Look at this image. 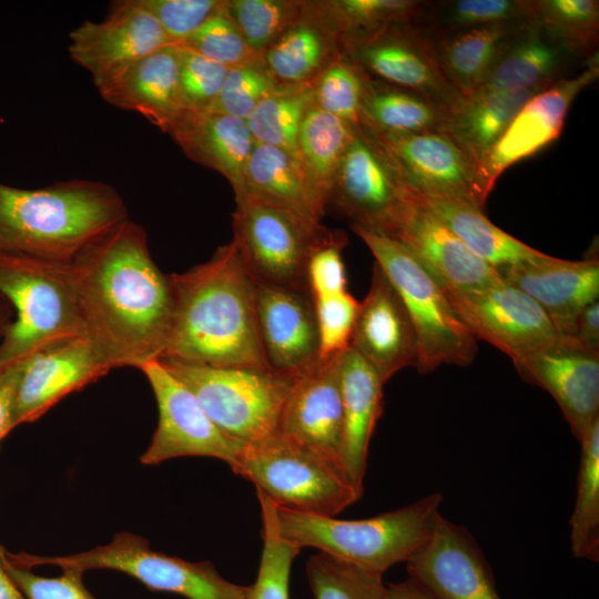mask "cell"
<instances>
[{"label": "cell", "mask_w": 599, "mask_h": 599, "mask_svg": "<svg viewBox=\"0 0 599 599\" xmlns=\"http://www.w3.org/2000/svg\"><path fill=\"white\" fill-rule=\"evenodd\" d=\"M476 256L496 270L536 261L546 254L493 224L484 211L460 200L415 196Z\"/></svg>", "instance_id": "cell-33"}, {"label": "cell", "mask_w": 599, "mask_h": 599, "mask_svg": "<svg viewBox=\"0 0 599 599\" xmlns=\"http://www.w3.org/2000/svg\"><path fill=\"white\" fill-rule=\"evenodd\" d=\"M393 238L399 241L447 293L471 292L501 281L493 265L476 256L417 201Z\"/></svg>", "instance_id": "cell-25"}, {"label": "cell", "mask_w": 599, "mask_h": 599, "mask_svg": "<svg viewBox=\"0 0 599 599\" xmlns=\"http://www.w3.org/2000/svg\"><path fill=\"white\" fill-rule=\"evenodd\" d=\"M176 45L187 48L229 69L262 60L245 42L226 10L225 0L192 35Z\"/></svg>", "instance_id": "cell-46"}, {"label": "cell", "mask_w": 599, "mask_h": 599, "mask_svg": "<svg viewBox=\"0 0 599 599\" xmlns=\"http://www.w3.org/2000/svg\"><path fill=\"white\" fill-rule=\"evenodd\" d=\"M0 599H27L0 560Z\"/></svg>", "instance_id": "cell-56"}, {"label": "cell", "mask_w": 599, "mask_h": 599, "mask_svg": "<svg viewBox=\"0 0 599 599\" xmlns=\"http://www.w3.org/2000/svg\"><path fill=\"white\" fill-rule=\"evenodd\" d=\"M128 219L120 194L102 182L71 180L41 189L0 182V250L71 262Z\"/></svg>", "instance_id": "cell-3"}, {"label": "cell", "mask_w": 599, "mask_h": 599, "mask_svg": "<svg viewBox=\"0 0 599 599\" xmlns=\"http://www.w3.org/2000/svg\"><path fill=\"white\" fill-rule=\"evenodd\" d=\"M10 307L11 306L8 303V301L0 295V341H1V337H2L7 326L11 322V317H10L11 308Z\"/></svg>", "instance_id": "cell-57"}, {"label": "cell", "mask_w": 599, "mask_h": 599, "mask_svg": "<svg viewBox=\"0 0 599 599\" xmlns=\"http://www.w3.org/2000/svg\"><path fill=\"white\" fill-rule=\"evenodd\" d=\"M589 61L535 19L519 30L477 91L545 90L576 75V68Z\"/></svg>", "instance_id": "cell-27"}, {"label": "cell", "mask_w": 599, "mask_h": 599, "mask_svg": "<svg viewBox=\"0 0 599 599\" xmlns=\"http://www.w3.org/2000/svg\"><path fill=\"white\" fill-rule=\"evenodd\" d=\"M444 496L433 493L392 511L338 519L276 507L281 535L298 548L318 549L362 569L384 573L406 562L430 537Z\"/></svg>", "instance_id": "cell-4"}, {"label": "cell", "mask_w": 599, "mask_h": 599, "mask_svg": "<svg viewBox=\"0 0 599 599\" xmlns=\"http://www.w3.org/2000/svg\"><path fill=\"white\" fill-rule=\"evenodd\" d=\"M70 273L87 338L110 369H139L161 357L173 291L142 226L123 220L78 254Z\"/></svg>", "instance_id": "cell-1"}, {"label": "cell", "mask_w": 599, "mask_h": 599, "mask_svg": "<svg viewBox=\"0 0 599 599\" xmlns=\"http://www.w3.org/2000/svg\"><path fill=\"white\" fill-rule=\"evenodd\" d=\"M22 364L0 370V443L13 429L14 399Z\"/></svg>", "instance_id": "cell-53"}, {"label": "cell", "mask_w": 599, "mask_h": 599, "mask_svg": "<svg viewBox=\"0 0 599 599\" xmlns=\"http://www.w3.org/2000/svg\"><path fill=\"white\" fill-rule=\"evenodd\" d=\"M321 7L346 43L384 27L417 22L426 2L414 0H329Z\"/></svg>", "instance_id": "cell-42"}, {"label": "cell", "mask_w": 599, "mask_h": 599, "mask_svg": "<svg viewBox=\"0 0 599 599\" xmlns=\"http://www.w3.org/2000/svg\"><path fill=\"white\" fill-rule=\"evenodd\" d=\"M0 560L27 599H95L83 582L84 571L61 568L57 577H43L12 562L0 544Z\"/></svg>", "instance_id": "cell-50"}, {"label": "cell", "mask_w": 599, "mask_h": 599, "mask_svg": "<svg viewBox=\"0 0 599 599\" xmlns=\"http://www.w3.org/2000/svg\"><path fill=\"white\" fill-rule=\"evenodd\" d=\"M384 383L400 369L417 365L415 329L396 288L375 262L369 290L359 302L351 344Z\"/></svg>", "instance_id": "cell-22"}, {"label": "cell", "mask_w": 599, "mask_h": 599, "mask_svg": "<svg viewBox=\"0 0 599 599\" xmlns=\"http://www.w3.org/2000/svg\"><path fill=\"white\" fill-rule=\"evenodd\" d=\"M464 325L511 361L556 339L559 334L542 308L519 288L499 281L464 293H447Z\"/></svg>", "instance_id": "cell-16"}, {"label": "cell", "mask_w": 599, "mask_h": 599, "mask_svg": "<svg viewBox=\"0 0 599 599\" xmlns=\"http://www.w3.org/2000/svg\"><path fill=\"white\" fill-rule=\"evenodd\" d=\"M577 494L570 517V549L577 559L599 560V419L580 439Z\"/></svg>", "instance_id": "cell-38"}, {"label": "cell", "mask_w": 599, "mask_h": 599, "mask_svg": "<svg viewBox=\"0 0 599 599\" xmlns=\"http://www.w3.org/2000/svg\"><path fill=\"white\" fill-rule=\"evenodd\" d=\"M277 85L262 60L231 68L209 110L246 120Z\"/></svg>", "instance_id": "cell-47"}, {"label": "cell", "mask_w": 599, "mask_h": 599, "mask_svg": "<svg viewBox=\"0 0 599 599\" xmlns=\"http://www.w3.org/2000/svg\"><path fill=\"white\" fill-rule=\"evenodd\" d=\"M306 575L315 599H386L382 573L319 551L308 559Z\"/></svg>", "instance_id": "cell-43"}, {"label": "cell", "mask_w": 599, "mask_h": 599, "mask_svg": "<svg viewBox=\"0 0 599 599\" xmlns=\"http://www.w3.org/2000/svg\"><path fill=\"white\" fill-rule=\"evenodd\" d=\"M354 126L319 109L309 106L301 123L298 156L328 205L333 177L352 138Z\"/></svg>", "instance_id": "cell-37"}, {"label": "cell", "mask_w": 599, "mask_h": 599, "mask_svg": "<svg viewBox=\"0 0 599 599\" xmlns=\"http://www.w3.org/2000/svg\"><path fill=\"white\" fill-rule=\"evenodd\" d=\"M530 21L474 28L430 38L440 67L453 87L463 97L476 92L515 35Z\"/></svg>", "instance_id": "cell-32"}, {"label": "cell", "mask_w": 599, "mask_h": 599, "mask_svg": "<svg viewBox=\"0 0 599 599\" xmlns=\"http://www.w3.org/2000/svg\"><path fill=\"white\" fill-rule=\"evenodd\" d=\"M170 44L141 0H123L113 2L102 21H84L72 30L69 54L101 90L141 59Z\"/></svg>", "instance_id": "cell-15"}, {"label": "cell", "mask_w": 599, "mask_h": 599, "mask_svg": "<svg viewBox=\"0 0 599 599\" xmlns=\"http://www.w3.org/2000/svg\"><path fill=\"white\" fill-rule=\"evenodd\" d=\"M314 103L312 83L278 84L246 119L254 142L298 155L301 123Z\"/></svg>", "instance_id": "cell-39"}, {"label": "cell", "mask_w": 599, "mask_h": 599, "mask_svg": "<svg viewBox=\"0 0 599 599\" xmlns=\"http://www.w3.org/2000/svg\"><path fill=\"white\" fill-rule=\"evenodd\" d=\"M233 242L250 275L277 286L308 291L306 266L332 231L287 206L252 194L235 196Z\"/></svg>", "instance_id": "cell-10"}, {"label": "cell", "mask_w": 599, "mask_h": 599, "mask_svg": "<svg viewBox=\"0 0 599 599\" xmlns=\"http://www.w3.org/2000/svg\"><path fill=\"white\" fill-rule=\"evenodd\" d=\"M170 278L173 309L159 359L271 369L257 329L253 280L233 241Z\"/></svg>", "instance_id": "cell-2"}, {"label": "cell", "mask_w": 599, "mask_h": 599, "mask_svg": "<svg viewBox=\"0 0 599 599\" xmlns=\"http://www.w3.org/2000/svg\"><path fill=\"white\" fill-rule=\"evenodd\" d=\"M339 388L344 410V473L363 496L369 443L383 412L384 382L352 347L338 355Z\"/></svg>", "instance_id": "cell-29"}, {"label": "cell", "mask_w": 599, "mask_h": 599, "mask_svg": "<svg viewBox=\"0 0 599 599\" xmlns=\"http://www.w3.org/2000/svg\"><path fill=\"white\" fill-rule=\"evenodd\" d=\"M400 296L418 347L416 368L428 373L443 364L468 366L477 339L454 312L445 291L397 240L352 226Z\"/></svg>", "instance_id": "cell-6"}, {"label": "cell", "mask_w": 599, "mask_h": 599, "mask_svg": "<svg viewBox=\"0 0 599 599\" xmlns=\"http://www.w3.org/2000/svg\"><path fill=\"white\" fill-rule=\"evenodd\" d=\"M176 49L179 93L183 110H209L222 88L229 68L187 48L176 45Z\"/></svg>", "instance_id": "cell-48"}, {"label": "cell", "mask_w": 599, "mask_h": 599, "mask_svg": "<svg viewBox=\"0 0 599 599\" xmlns=\"http://www.w3.org/2000/svg\"><path fill=\"white\" fill-rule=\"evenodd\" d=\"M501 280L531 297L559 335L570 336L580 312L599 297V261L544 257L497 270Z\"/></svg>", "instance_id": "cell-24"}, {"label": "cell", "mask_w": 599, "mask_h": 599, "mask_svg": "<svg viewBox=\"0 0 599 599\" xmlns=\"http://www.w3.org/2000/svg\"><path fill=\"white\" fill-rule=\"evenodd\" d=\"M256 495L262 515L263 549L257 577L246 599H290L292 564L302 549L281 535L275 504L257 489Z\"/></svg>", "instance_id": "cell-40"}, {"label": "cell", "mask_w": 599, "mask_h": 599, "mask_svg": "<svg viewBox=\"0 0 599 599\" xmlns=\"http://www.w3.org/2000/svg\"><path fill=\"white\" fill-rule=\"evenodd\" d=\"M317 325L319 359L349 347L359 302L348 291L312 297Z\"/></svg>", "instance_id": "cell-49"}, {"label": "cell", "mask_w": 599, "mask_h": 599, "mask_svg": "<svg viewBox=\"0 0 599 599\" xmlns=\"http://www.w3.org/2000/svg\"><path fill=\"white\" fill-rule=\"evenodd\" d=\"M347 54L370 77L453 110L464 98L446 78L433 40L416 22L384 27L349 40Z\"/></svg>", "instance_id": "cell-14"}, {"label": "cell", "mask_w": 599, "mask_h": 599, "mask_svg": "<svg viewBox=\"0 0 599 599\" xmlns=\"http://www.w3.org/2000/svg\"><path fill=\"white\" fill-rule=\"evenodd\" d=\"M154 16L172 44L192 35L223 3V0H141Z\"/></svg>", "instance_id": "cell-51"}, {"label": "cell", "mask_w": 599, "mask_h": 599, "mask_svg": "<svg viewBox=\"0 0 599 599\" xmlns=\"http://www.w3.org/2000/svg\"><path fill=\"white\" fill-rule=\"evenodd\" d=\"M347 54L345 40L319 1H304L301 14L262 55L278 84H311Z\"/></svg>", "instance_id": "cell-26"}, {"label": "cell", "mask_w": 599, "mask_h": 599, "mask_svg": "<svg viewBox=\"0 0 599 599\" xmlns=\"http://www.w3.org/2000/svg\"><path fill=\"white\" fill-rule=\"evenodd\" d=\"M569 337L588 349L599 352V300L580 312Z\"/></svg>", "instance_id": "cell-54"}, {"label": "cell", "mask_w": 599, "mask_h": 599, "mask_svg": "<svg viewBox=\"0 0 599 599\" xmlns=\"http://www.w3.org/2000/svg\"><path fill=\"white\" fill-rule=\"evenodd\" d=\"M177 75V49L170 44L131 65L99 92L108 103L136 112L166 132L183 111Z\"/></svg>", "instance_id": "cell-30"}, {"label": "cell", "mask_w": 599, "mask_h": 599, "mask_svg": "<svg viewBox=\"0 0 599 599\" xmlns=\"http://www.w3.org/2000/svg\"><path fill=\"white\" fill-rule=\"evenodd\" d=\"M303 4L295 0H225L245 42L261 59L301 14Z\"/></svg>", "instance_id": "cell-44"}, {"label": "cell", "mask_w": 599, "mask_h": 599, "mask_svg": "<svg viewBox=\"0 0 599 599\" xmlns=\"http://www.w3.org/2000/svg\"><path fill=\"white\" fill-rule=\"evenodd\" d=\"M338 355L321 359L295 380L282 407L276 430L309 449L345 476V426Z\"/></svg>", "instance_id": "cell-19"}, {"label": "cell", "mask_w": 599, "mask_h": 599, "mask_svg": "<svg viewBox=\"0 0 599 599\" xmlns=\"http://www.w3.org/2000/svg\"><path fill=\"white\" fill-rule=\"evenodd\" d=\"M599 75L598 55L579 73L532 95L481 162L493 190L499 175L512 164L534 155L554 141L564 128L572 101Z\"/></svg>", "instance_id": "cell-21"}, {"label": "cell", "mask_w": 599, "mask_h": 599, "mask_svg": "<svg viewBox=\"0 0 599 599\" xmlns=\"http://www.w3.org/2000/svg\"><path fill=\"white\" fill-rule=\"evenodd\" d=\"M535 17L580 59L589 61L598 55V1L535 0Z\"/></svg>", "instance_id": "cell-41"}, {"label": "cell", "mask_w": 599, "mask_h": 599, "mask_svg": "<svg viewBox=\"0 0 599 599\" xmlns=\"http://www.w3.org/2000/svg\"><path fill=\"white\" fill-rule=\"evenodd\" d=\"M329 203L352 226L395 237L416 197L384 145L361 123L338 162Z\"/></svg>", "instance_id": "cell-11"}, {"label": "cell", "mask_w": 599, "mask_h": 599, "mask_svg": "<svg viewBox=\"0 0 599 599\" xmlns=\"http://www.w3.org/2000/svg\"><path fill=\"white\" fill-rule=\"evenodd\" d=\"M449 112L416 92L366 79L361 123L375 133L447 132Z\"/></svg>", "instance_id": "cell-34"}, {"label": "cell", "mask_w": 599, "mask_h": 599, "mask_svg": "<svg viewBox=\"0 0 599 599\" xmlns=\"http://www.w3.org/2000/svg\"><path fill=\"white\" fill-rule=\"evenodd\" d=\"M409 579L436 599H501L493 569L470 531L441 514L406 561Z\"/></svg>", "instance_id": "cell-17"}, {"label": "cell", "mask_w": 599, "mask_h": 599, "mask_svg": "<svg viewBox=\"0 0 599 599\" xmlns=\"http://www.w3.org/2000/svg\"><path fill=\"white\" fill-rule=\"evenodd\" d=\"M252 280L257 329L270 368L304 375L321 361L309 292Z\"/></svg>", "instance_id": "cell-20"}, {"label": "cell", "mask_w": 599, "mask_h": 599, "mask_svg": "<svg viewBox=\"0 0 599 599\" xmlns=\"http://www.w3.org/2000/svg\"><path fill=\"white\" fill-rule=\"evenodd\" d=\"M373 133L415 196L460 200L484 209L491 189L481 163L448 132Z\"/></svg>", "instance_id": "cell-12"}, {"label": "cell", "mask_w": 599, "mask_h": 599, "mask_svg": "<svg viewBox=\"0 0 599 599\" xmlns=\"http://www.w3.org/2000/svg\"><path fill=\"white\" fill-rule=\"evenodd\" d=\"M110 370L87 337L34 354L21 367L14 399L13 428L39 419L65 396L82 389Z\"/></svg>", "instance_id": "cell-23"}, {"label": "cell", "mask_w": 599, "mask_h": 599, "mask_svg": "<svg viewBox=\"0 0 599 599\" xmlns=\"http://www.w3.org/2000/svg\"><path fill=\"white\" fill-rule=\"evenodd\" d=\"M139 369L150 383L159 410L158 427L140 461L159 465L172 458L203 456L220 459L232 468L243 446L215 426L191 389L160 359Z\"/></svg>", "instance_id": "cell-13"}, {"label": "cell", "mask_w": 599, "mask_h": 599, "mask_svg": "<svg viewBox=\"0 0 599 599\" xmlns=\"http://www.w3.org/2000/svg\"><path fill=\"white\" fill-rule=\"evenodd\" d=\"M386 599H436L412 579L386 586Z\"/></svg>", "instance_id": "cell-55"}, {"label": "cell", "mask_w": 599, "mask_h": 599, "mask_svg": "<svg viewBox=\"0 0 599 599\" xmlns=\"http://www.w3.org/2000/svg\"><path fill=\"white\" fill-rule=\"evenodd\" d=\"M534 19L535 0H454L426 2L416 23L434 39L456 31Z\"/></svg>", "instance_id": "cell-36"}, {"label": "cell", "mask_w": 599, "mask_h": 599, "mask_svg": "<svg viewBox=\"0 0 599 599\" xmlns=\"http://www.w3.org/2000/svg\"><path fill=\"white\" fill-rule=\"evenodd\" d=\"M160 361L191 389L215 426L243 447L276 430L298 378L273 369Z\"/></svg>", "instance_id": "cell-7"}, {"label": "cell", "mask_w": 599, "mask_h": 599, "mask_svg": "<svg viewBox=\"0 0 599 599\" xmlns=\"http://www.w3.org/2000/svg\"><path fill=\"white\" fill-rule=\"evenodd\" d=\"M541 91H476L450 110L447 132L481 163L521 106Z\"/></svg>", "instance_id": "cell-35"}, {"label": "cell", "mask_w": 599, "mask_h": 599, "mask_svg": "<svg viewBox=\"0 0 599 599\" xmlns=\"http://www.w3.org/2000/svg\"><path fill=\"white\" fill-rule=\"evenodd\" d=\"M368 74L348 55L332 62L312 82L315 104L356 126Z\"/></svg>", "instance_id": "cell-45"}, {"label": "cell", "mask_w": 599, "mask_h": 599, "mask_svg": "<svg viewBox=\"0 0 599 599\" xmlns=\"http://www.w3.org/2000/svg\"><path fill=\"white\" fill-rule=\"evenodd\" d=\"M346 236L331 232L328 238L311 254L306 266V285L312 297L347 291L343 250Z\"/></svg>", "instance_id": "cell-52"}, {"label": "cell", "mask_w": 599, "mask_h": 599, "mask_svg": "<svg viewBox=\"0 0 599 599\" xmlns=\"http://www.w3.org/2000/svg\"><path fill=\"white\" fill-rule=\"evenodd\" d=\"M0 295L14 309V319L0 341V370L23 364L47 348L87 337L70 262L0 250Z\"/></svg>", "instance_id": "cell-5"}, {"label": "cell", "mask_w": 599, "mask_h": 599, "mask_svg": "<svg viewBox=\"0 0 599 599\" xmlns=\"http://www.w3.org/2000/svg\"><path fill=\"white\" fill-rule=\"evenodd\" d=\"M12 562L24 568L57 566L84 572L108 569L123 572L151 591L177 595L186 599H246L250 586L223 578L212 562H192L153 550L148 539L129 531L113 536L105 545L67 556L11 554Z\"/></svg>", "instance_id": "cell-8"}, {"label": "cell", "mask_w": 599, "mask_h": 599, "mask_svg": "<svg viewBox=\"0 0 599 599\" xmlns=\"http://www.w3.org/2000/svg\"><path fill=\"white\" fill-rule=\"evenodd\" d=\"M231 469L293 511L335 517L361 498L339 470L277 430L245 445Z\"/></svg>", "instance_id": "cell-9"}, {"label": "cell", "mask_w": 599, "mask_h": 599, "mask_svg": "<svg viewBox=\"0 0 599 599\" xmlns=\"http://www.w3.org/2000/svg\"><path fill=\"white\" fill-rule=\"evenodd\" d=\"M247 193L287 206L321 222L327 202L300 156L272 145L254 143L243 185Z\"/></svg>", "instance_id": "cell-31"}, {"label": "cell", "mask_w": 599, "mask_h": 599, "mask_svg": "<svg viewBox=\"0 0 599 599\" xmlns=\"http://www.w3.org/2000/svg\"><path fill=\"white\" fill-rule=\"evenodd\" d=\"M512 363L522 379L554 397L580 441L599 419V352L559 335Z\"/></svg>", "instance_id": "cell-18"}, {"label": "cell", "mask_w": 599, "mask_h": 599, "mask_svg": "<svg viewBox=\"0 0 599 599\" xmlns=\"http://www.w3.org/2000/svg\"><path fill=\"white\" fill-rule=\"evenodd\" d=\"M192 161L222 174L237 194L254 139L246 120L221 112L186 111L166 130Z\"/></svg>", "instance_id": "cell-28"}]
</instances>
